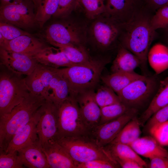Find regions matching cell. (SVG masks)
I'll return each mask as SVG.
<instances>
[{"label":"cell","instance_id":"obj_1","mask_svg":"<svg viewBox=\"0 0 168 168\" xmlns=\"http://www.w3.org/2000/svg\"><path fill=\"white\" fill-rule=\"evenodd\" d=\"M147 10L143 7L130 20L121 25L124 31L121 45L139 59L144 70L147 69V54L156 31L152 26V16L147 14Z\"/></svg>","mask_w":168,"mask_h":168},{"label":"cell","instance_id":"obj_2","mask_svg":"<svg viewBox=\"0 0 168 168\" xmlns=\"http://www.w3.org/2000/svg\"><path fill=\"white\" fill-rule=\"evenodd\" d=\"M45 98L30 92L9 113L0 117V151L5 152L14 135L32 119Z\"/></svg>","mask_w":168,"mask_h":168},{"label":"cell","instance_id":"obj_3","mask_svg":"<svg viewBox=\"0 0 168 168\" xmlns=\"http://www.w3.org/2000/svg\"><path fill=\"white\" fill-rule=\"evenodd\" d=\"M109 62L106 60L94 59L89 63L58 68L68 83L70 96L75 97L81 93L94 89L101 79L103 70Z\"/></svg>","mask_w":168,"mask_h":168},{"label":"cell","instance_id":"obj_4","mask_svg":"<svg viewBox=\"0 0 168 168\" xmlns=\"http://www.w3.org/2000/svg\"><path fill=\"white\" fill-rule=\"evenodd\" d=\"M63 147L77 165L94 160L115 161L104 148L89 136L62 137L53 139Z\"/></svg>","mask_w":168,"mask_h":168},{"label":"cell","instance_id":"obj_5","mask_svg":"<svg viewBox=\"0 0 168 168\" xmlns=\"http://www.w3.org/2000/svg\"><path fill=\"white\" fill-rule=\"evenodd\" d=\"M56 107L58 131L54 138L90 135L75 97L70 95Z\"/></svg>","mask_w":168,"mask_h":168},{"label":"cell","instance_id":"obj_6","mask_svg":"<svg viewBox=\"0 0 168 168\" xmlns=\"http://www.w3.org/2000/svg\"><path fill=\"white\" fill-rule=\"evenodd\" d=\"M30 92L24 78L10 72L0 74V117L10 112Z\"/></svg>","mask_w":168,"mask_h":168},{"label":"cell","instance_id":"obj_7","mask_svg":"<svg viewBox=\"0 0 168 168\" xmlns=\"http://www.w3.org/2000/svg\"><path fill=\"white\" fill-rule=\"evenodd\" d=\"M83 28L77 24L63 21L50 25L45 30V38L51 44L83 45L84 40Z\"/></svg>","mask_w":168,"mask_h":168},{"label":"cell","instance_id":"obj_8","mask_svg":"<svg viewBox=\"0 0 168 168\" xmlns=\"http://www.w3.org/2000/svg\"><path fill=\"white\" fill-rule=\"evenodd\" d=\"M157 84L154 77L144 75L131 82L117 95L122 103L130 108L137 109L153 95Z\"/></svg>","mask_w":168,"mask_h":168},{"label":"cell","instance_id":"obj_9","mask_svg":"<svg viewBox=\"0 0 168 168\" xmlns=\"http://www.w3.org/2000/svg\"><path fill=\"white\" fill-rule=\"evenodd\" d=\"M35 8L32 0L0 7V21L18 27L31 28L38 24L35 18Z\"/></svg>","mask_w":168,"mask_h":168},{"label":"cell","instance_id":"obj_10","mask_svg":"<svg viewBox=\"0 0 168 168\" xmlns=\"http://www.w3.org/2000/svg\"><path fill=\"white\" fill-rule=\"evenodd\" d=\"M138 112L137 109L132 108L115 119L98 125L91 130L89 136L103 148L113 141L124 126L137 116Z\"/></svg>","mask_w":168,"mask_h":168},{"label":"cell","instance_id":"obj_11","mask_svg":"<svg viewBox=\"0 0 168 168\" xmlns=\"http://www.w3.org/2000/svg\"><path fill=\"white\" fill-rule=\"evenodd\" d=\"M121 30V25L107 16L96 20L90 29L93 40L98 47L102 49H106L111 46Z\"/></svg>","mask_w":168,"mask_h":168},{"label":"cell","instance_id":"obj_12","mask_svg":"<svg viewBox=\"0 0 168 168\" xmlns=\"http://www.w3.org/2000/svg\"><path fill=\"white\" fill-rule=\"evenodd\" d=\"M40 109V115L37 126V132L40 143L42 146L57 136V108L51 101L46 100Z\"/></svg>","mask_w":168,"mask_h":168},{"label":"cell","instance_id":"obj_13","mask_svg":"<svg viewBox=\"0 0 168 168\" xmlns=\"http://www.w3.org/2000/svg\"><path fill=\"white\" fill-rule=\"evenodd\" d=\"M0 60L1 64L19 76L30 74L38 63L32 56L7 50L1 47Z\"/></svg>","mask_w":168,"mask_h":168},{"label":"cell","instance_id":"obj_14","mask_svg":"<svg viewBox=\"0 0 168 168\" xmlns=\"http://www.w3.org/2000/svg\"><path fill=\"white\" fill-rule=\"evenodd\" d=\"M107 16L120 24L129 20L144 7L142 0H107Z\"/></svg>","mask_w":168,"mask_h":168},{"label":"cell","instance_id":"obj_15","mask_svg":"<svg viewBox=\"0 0 168 168\" xmlns=\"http://www.w3.org/2000/svg\"><path fill=\"white\" fill-rule=\"evenodd\" d=\"M94 89L89 90L75 97L82 118L90 131L100 123L101 110L95 99Z\"/></svg>","mask_w":168,"mask_h":168},{"label":"cell","instance_id":"obj_16","mask_svg":"<svg viewBox=\"0 0 168 168\" xmlns=\"http://www.w3.org/2000/svg\"><path fill=\"white\" fill-rule=\"evenodd\" d=\"M57 69L38 63L32 72L24 78L30 91L45 98L46 91Z\"/></svg>","mask_w":168,"mask_h":168},{"label":"cell","instance_id":"obj_17","mask_svg":"<svg viewBox=\"0 0 168 168\" xmlns=\"http://www.w3.org/2000/svg\"><path fill=\"white\" fill-rule=\"evenodd\" d=\"M40 107L30 121L13 137L5 151L6 153L14 152L39 140L37 126L40 115Z\"/></svg>","mask_w":168,"mask_h":168},{"label":"cell","instance_id":"obj_18","mask_svg":"<svg viewBox=\"0 0 168 168\" xmlns=\"http://www.w3.org/2000/svg\"><path fill=\"white\" fill-rule=\"evenodd\" d=\"M42 147L50 168H77V164L54 139Z\"/></svg>","mask_w":168,"mask_h":168},{"label":"cell","instance_id":"obj_19","mask_svg":"<svg viewBox=\"0 0 168 168\" xmlns=\"http://www.w3.org/2000/svg\"><path fill=\"white\" fill-rule=\"evenodd\" d=\"M46 46L42 41L31 35H22L8 41L0 47L32 56Z\"/></svg>","mask_w":168,"mask_h":168},{"label":"cell","instance_id":"obj_20","mask_svg":"<svg viewBox=\"0 0 168 168\" xmlns=\"http://www.w3.org/2000/svg\"><path fill=\"white\" fill-rule=\"evenodd\" d=\"M17 151L24 166L29 168H50L39 140Z\"/></svg>","mask_w":168,"mask_h":168},{"label":"cell","instance_id":"obj_21","mask_svg":"<svg viewBox=\"0 0 168 168\" xmlns=\"http://www.w3.org/2000/svg\"><path fill=\"white\" fill-rule=\"evenodd\" d=\"M32 56L39 63L55 68L68 67L74 64L59 48L46 46Z\"/></svg>","mask_w":168,"mask_h":168},{"label":"cell","instance_id":"obj_22","mask_svg":"<svg viewBox=\"0 0 168 168\" xmlns=\"http://www.w3.org/2000/svg\"><path fill=\"white\" fill-rule=\"evenodd\" d=\"M70 95L68 83L57 68L46 91L45 99L50 100L57 107Z\"/></svg>","mask_w":168,"mask_h":168},{"label":"cell","instance_id":"obj_23","mask_svg":"<svg viewBox=\"0 0 168 168\" xmlns=\"http://www.w3.org/2000/svg\"><path fill=\"white\" fill-rule=\"evenodd\" d=\"M130 146L139 156L150 159L155 156L168 157V151L152 136L139 137Z\"/></svg>","mask_w":168,"mask_h":168},{"label":"cell","instance_id":"obj_24","mask_svg":"<svg viewBox=\"0 0 168 168\" xmlns=\"http://www.w3.org/2000/svg\"><path fill=\"white\" fill-rule=\"evenodd\" d=\"M157 89L149 105L138 118L141 126L157 110L168 105V77L160 81Z\"/></svg>","mask_w":168,"mask_h":168},{"label":"cell","instance_id":"obj_25","mask_svg":"<svg viewBox=\"0 0 168 168\" xmlns=\"http://www.w3.org/2000/svg\"><path fill=\"white\" fill-rule=\"evenodd\" d=\"M111 67L112 73L133 72L141 66L139 59L121 45Z\"/></svg>","mask_w":168,"mask_h":168},{"label":"cell","instance_id":"obj_26","mask_svg":"<svg viewBox=\"0 0 168 168\" xmlns=\"http://www.w3.org/2000/svg\"><path fill=\"white\" fill-rule=\"evenodd\" d=\"M143 76L134 72H117L101 76V79L117 94L131 82Z\"/></svg>","mask_w":168,"mask_h":168},{"label":"cell","instance_id":"obj_27","mask_svg":"<svg viewBox=\"0 0 168 168\" xmlns=\"http://www.w3.org/2000/svg\"><path fill=\"white\" fill-rule=\"evenodd\" d=\"M147 59L156 74H161L168 69V47L161 43L155 44L149 49Z\"/></svg>","mask_w":168,"mask_h":168},{"label":"cell","instance_id":"obj_28","mask_svg":"<svg viewBox=\"0 0 168 168\" xmlns=\"http://www.w3.org/2000/svg\"><path fill=\"white\" fill-rule=\"evenodd\" d=\"M103 148L114 159L116 158L131 159L138 162L143 167L147 166L146 162L129 145L120 143H110Z\"/></svg>","mask_w":168,"mask_h":168},{"label":"cell","instance_id":"obj_29","mask_svg":"<svg viewBox=\"0 0 168 168\" xmlns=\"http://www.w3.org/2000/svg\"><path fill=\"white\" fill-rule=\"evenodd\" d=\"M141 126L138 118L135 116L124 126L111 143H120L130 145L140 137Z\"/></svg>","mask_w":168,"mask_h":168},{"label":"cell","instance_id":"obj_30","mask_svg":"<svg viewBox=\"0 0 168 168\" xmlns=\"http://www.w3.org/2000/svg\"><path fill=\"white\" fill-rule=\"evenodd\" d=\"M55 47L59 48L69 61L74 64H83L93 62L87 51L83 45H58Z\"/></svg>","mask_w":168,"mask_h":168},{"label":"cell","instance_id":"obj_31","mask_svg":"<svg viewBox=\"0 0 168 168\" xmlns=\"http://www.w3.org/2000/svg\"><path fill=\"white\" fill-rule=\"evenodd\" d=\"M59 2V0H43L40 3L35 11V18L41 27L56 13Z\"/></svg>","mask_w":168,"mask_h":168},{"label":"cell","instance_id":"obj_32","mask_svg":"<svg viewBox=\"0 0 168 168\" xmlns=\"http://www.w3.org/2000/svg\"><path fill=\"white\" fill-rule=\"evenodd\" d=\"M131 109L122 102L101 108L100 119L99 125L115 119Z\"/></svg>","mask_w":168,"mask_h":168},{"label":"cell","instance_id":"obj_33","mask_svg":"<svg viewBox=\"0 0 168 168\" xmlns=\"http://www.w3.org/2000/svg\"><path fill=\"white\" fill-rule=\"evenodd\" d=\"M116 94L110 87L104 84L99 87L95 92V97L96 102L101 108L121 102Z\"/></svg>","mask_w":168,"mask_h":168},{"label":"cell","instance_id":"obj_34","mask_svg":"<svg viewBox=\"0 0 168 168\" xmlns=\"http://www.w3.org/2000/svg\"><path fill=\"white\" fill-rule=\"evenodd\" d=\"M83 7L86 16L92 19L106 11L104 0H78Z\"/></svg>","mask_w":168,"mask_h":168},{"label":"cell","instance_id":"obj_35","mask_svg":"<svg viewBox=\"0 0 168 168\" xmlns=\"http://www.w3.org/2000/svg\"><path fill=\"white\" fill-rule=\"evenodd\" d=\"M0 152V168H24L17 151L8 153Z\"/></svg>","mask_w":168,"mask_h":168},{"label":"cell","instance_id":"obj_36","mask_svg":"<svg viewBox=\"0 0 168 168\" xmlns=\"http://www.w3.org/2000/svg\"><path fill=\"white\" fill-rule=\"evenodd\" d=\"M151 24L153 29L168 28V5L163 7L156 10L151 16Z\"/></svg>","mask_w":168,"mask_h":168},{"label":"cell","instance_id":"obj_37","mask_svg":"<svg viewBox=\"0 0 168 168\" xmlns=\"http://www.w3.org/2000/svg\"><path fill=\"white\" fill-rule=\"evenodd\" d=\"M149 133L161 145L168 146V120L154 126Z\"/></svg>","mask_w":168,"mask_h":168},{"label":"cell","instance_id":"obj_38","mask_svg":"<svg viewBox=\"0 0 168 168\" xmlns=\"http://www.w3.org/2000/svg\"><path fill=\"white\" fill-rule=\"evenodd\" d=\"M0 33L10 41L22 35H31L12 24L0 21Z\"/></svg>","mask_w":168,"mask_h":168},{"label":"cell","instance_id":"obj_39","mask_svg":"<svg viewBox=\"0 0 168 168\" xmlns=\"http://www.w3.org/2000/svg\"><path fill=\"white\" fill-rule=\"evenodd\" d=\"M168 120V105L161 108L155 112L145 124L144 129L149 132L154 126Z\"/></svg>","mask_w":168,"mask_h":168},{"label":"cell","instance_id":"obj_40","mask_svg":"<svg viewBox=\"0 0 168 168\" xmlns=\"http://www.w3.org/2000/svg\"><path fill=\"white\" fill-rule=\"evenodd\" d=\"M79 4L78 0H59L58 9L53 16L64 17L70 14Z\"/></svg>","mask_w":168,"mask_h":168},{"label":"cell","instance_id":"obj_41","mask_svg":"<svg viewBox=\"0 0 168 168\" xmlns=\"http://www.w3.org/2000/svg\"><path fill=\"white\" fill-rule=\"evenodd\" d=\"M120 168L115 161L97 159L78 164L77 168Z\"/></svg>","mask_w":168,"mask_h":168},{"label":"cell","instance_id":"obj_42","mask_svg":"<svg viewBox=\"0 0 168 168\" xmlns=\"http://www.w3.org/2000/svg\"><path fill=\"white\" fill-rule=\"evenodd\" d=\"M143 6L148 10L155 12L158 9L166 6L168 0H142Z\"/></svg>","mask_w":168,"mask_h":168},{"label":"cell","instance_id":"obj_43","mask_svg":"<svg viewBox=\"0 0 168 168\" xmlns=\"http://www.w3.org/2000/svg\"><path fill=\"white\" fill-rule=\"evenodd\" d=\"M149 167L151 168H168V157L155 156L150 159Z\"/></svg>","mask_w":168,"mask_h":168},{"label":"cell","instance_id":"obj_44","mask_svg":"<svg viewBox=\"0 0 168 168\" xmlns=\"http://www.w3.org/2000/svg\"><path fill=\"white\" fill-rule=\"evenodd\" d=\"M114 160L120 167L123 168H144L136 161L129 159L116 158Z\"/></svg>","mask_w":168,"mask_h":168},{"label":"cell","instance_id":"obj_45","mask_svg":"<svg viewBox=\"0 0 168 168\" xmlns=\"http://www.w3.org/2000/svg\"><path fill=\"white\" fill-rule=\"evenodd\" d=\"M26 0H0V6L16 4Z\"/></svg>","mask_w":168,"mask_h":168},{"label":"cell","instance_id":"obj_46","mask_svg":"<svg viewBox=\"0 0 168 168\" xmlns=\"http://www.w3.org/2000/svg\"><path fill=\"white\" fill-rule=\"evenodd\" d=\"M43 0H32L35 6V11H36L40 3Z\"/></svg>","mask_w":168,"mask_h":168},{"label":"cell","instance_id":"obj_47","mask_svg":"<svg viewBox=\"0 0 168 168\" xmlns=\"http://www.w3.org/2000/svg\"><path fill=\"white\" fill-rule=\"evenodd\" d=\"M166 5H168V3Z\"/></svg>","mask_w":168,"mask_h":168}]
</instances>
